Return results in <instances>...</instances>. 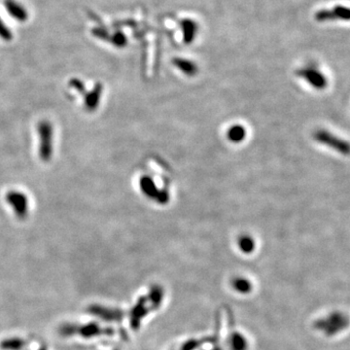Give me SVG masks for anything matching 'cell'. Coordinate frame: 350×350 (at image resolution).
Segmentation results:
<instances>
[{"label": "cell", "instance_id": "4", "mask_svg": "<svg viewBox=\"0 0 350 350\" xmlns=\"http://www.w3.org/2000/svg\"><path fill=\"white\" fill-rule=\"evenodd\" d=\"M103 87L101 84H96L91 92H86L84 93V107L87 111L93 112L97 109L100 104V100L102 97Z\"/></svg>", "mask_w": 350, "mask_h": 350}, {"label": "cell", "instance_id": "10", "mask_svg": "<svg viewBox=\"0 0 350 350\" xmlns=\"http://www.w3.org/2000/svg\"><path fill=\"white\" fill-rule=\"evenodd\" d=\"M183 31H184V40L187 43L191 42L194 37V35L196 34V24L191 22V21H185L183 23Z\"/></svg>", "mask_w": 350, "mask_h": 350}, {"label": "cell", "instance_id": "6", "mask_svg": "<svg viewBox=\"0 0 350 350\" xmlns=\"http://www.w3.org/2000/svg\"><path fill=\"white\" fill-rule=\"evenodd\" d=\"M174 66L180 70L182 73H184L187 76H194L198 73V66L192 62L186 59H180L177 58L173 61Z\"/></svg>", "mask_w": 350, "mask_h": 350}, {"label": "cell", "instance_id": "9", "mask_svg": "<svg viewBox=\"0 0 350 350\" xmlns=\"http://www.w3.org/2000/svg\"><path fill=\"white\" fill-rule=\"evenodd\" d=\"M238 246L240 250H242L245 253H249L253 251L255 242L254 239L250 235H242L238 238Z\"/></svg>", "mask_w": 350, "mask_h": 350}, {"label": "cell", "instance_id": "8", "mask_svg": "<svg viewBox=\"0 0 350 350\" xmlns=\"http://www.w3.org/2000/svg\"><path fill=\"white\" fill-rule=\"evenodd\" d=\"M343 19L350 20V10L346 8H337L334 11L321 14L320 19Z\"/></svg>", "mask_w": 350, "mask_h": 350}, {"label": "cell", "instance_id": "11", "mask_svg": "<svg viewBox=\"0 0 350 350\" xmlns=\"http://www.w3.org/2000/svg\"><path fill=\"white\" fill-rule=\"evenodd\" d=\"M70 86L72 89H74L75 91H77L78 93H81V94H84V93L87 92V91L85 90L84 84H83L80 80H77V79L71 80L70 82Z\"/></svg>", "mask_w": 350, "mask_h": 350}, {"label": "cell", "instance_id": "5", "mask_svg": "<svg viewBox=\"0 0 350 350\" xmlns=\"http://www.w3.org/2000/svg\"><path fill=\"white\" fill-rule=\"evenodd\" d=\"M247 136V131L244 126L236 124L233 125L229 130H228V140H230L232 143L238 144L241 143L243 140H245Z\"/></svg>", "mask_w": 350, "mask_h": 350}, {"label": "cell", "instance_id": "7", "mask_svg": "<svg viewBox=\"0 0 350 350\" xmlns=\"http://www.w3.org/2000/svg\"><path fill=\"white\" fill-rule=\"evenodd\" d=\"M300 75L304 78L309 84H311L314 87L319 88L323 84V79L320 73L316 72L314 70L311 69H305V70L300 71Z\"/></svg>", "mask_w": 350, "mask_h": 350}, {"label": "cell", "instance_id": "3", "mask_svg": "<svg viewBox=\"0 0 350 350\" xmlns=\"http://www.w3.org/2000/svg\"><path fill=\"white\" fill-rule=\"evenodd\" d=\"M5 200L19 219H24L27 216L29 204L24 193L17 190H11L6 193Z\"/></svg>", "mask_w": 350, "mask_h": 350}, {"label": "cell", "instance_id": "1", "mask_svg": "<svg viewBox=\"0 0 350 350\" xmlns=\"http://www.w3.org/2000/svg\"><path fill=\"white\" fill-rule=\"evenodd\" d=\"M36 130L39 138V158L42 162H49L53 156L54 131L52 123L48 120H42L37 124Z\"/></svg>", "mask_w": 350, "mask_h": 350}, {"label": "cell", "instance_id": "2", "mask_svg": "<svg viewBox=\"0 0 350 350\" xmlns=\"http://www.w3.org/2000/svg\"><path fill=\"white\" fill-rule=\"evenodd\" d=\"M140 188L147 198L160 205H165L170 200L169 193L165 189H159L154 179L149 175H143L140 177Z\"/></svg>", "mask_w": 350, "mask_h": 350}]
</instances>
